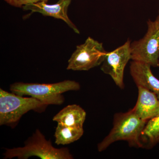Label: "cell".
Here are the masks:
<instances>
[{
	"label": "cell",
	"mask_w": 159,
	"mask_h": 159,
	"mask_svg": "<svg viewBox=\"0 0 159 159\" xmlns=\"http://www.w3.org/2000/svg\"><path fill=\"white\" fill-rule=\"evenodd\" d=\"M78 83L65 80L56 83L38 84L16 82L11 84V93L19 96H29L47 105H61L64 102L63 93L80 89Z\"/></svg>",
	"instance_id": "1"
},
{
	"label": "cell",
	"mask_w": 159,
	"mask_h": 159,
	"mask_svg": "<svg viewBox=\"0 0 159 159\" xmlns=\"http://www.w3.org/2000/svg\"><path fill=\"white\" fill-rule=\"evenodd\" d=\"M147 122L139 118L132 109L125 113L116 115L113 128L98 144V151L102 152L112 143L120 140L127 141L132 146L142 147V134Z\"/></svg>",
	"instance_id": "2"
},
{
	"label": "cell",
	"mask_w": 159,
	"mask_h": 159,
	"mask_svg": "<svg viewBox=\"0 0 159 159\" xmlns=\"http://www.w3.org/2000/svg\"><path fill=\"white\" fill-rule=\"evenodd\" d=\"M48 105L33 97H24L0 89V125L14 128L29 111H45Z\"/></svg>",
	"instance_id": "3"
},
{
	"label": "cell",
	"mask_w": 159,
	"mask_h": 159,
	"mask_svg": "<svg viewBox=\"0 0 159 159\" xmlns=\"http://www.w3.org/2000/svg\"><path fill=\"white\" fill-rule=\"evenodd\" d=\"M4 156L5 159H27L31 157L43 159H73L68 148H54L38 129L26 141L24 147L6 149Z\"/></svg>",
	"instance_id": "4"
},
{
	"label": "cell",
	"mask_w": 159,
	"mask_h": 159,
	"mask_svg": "<svg viewBox=\"0 0 159 159\" xmlns=\"http://www.w3.org/2000/svg\"><path fill=\"white\" fill-rule=\"evenodd\" d=\"M148 30L142 39L131 43V59L159 66V15L154 21L147 22Z\"/></svg>",
	"instance_id": "5"
},
{
	"label": "cell",
	"mask_w": 159,
	"mask_h": 159,
	"mask_svg": "<svg viewBox=\"0 0 159 159\" xmlns=\"http://www.w3.org/2000/svg\"><path fill=\"white\" fill-rule=\"evenodd\" d=\"M107 52L102 43L89 37L84 43L77 46L69 60L67 70H89L101 65Z\"/></svg>",
	"instance_id": "6"
},
{
	"label": "cell",
	"mask_w": 159,
	"mask_h": 159,
	"mask_svg": "<svg viewBox=\"0 0 159 159\" xmlns=\"http://www.w3.org/2000/svg\"><path fill=\"white\" fill-rule=\"evenodd\" d=\"M130 40L111 52H107L101 70L108 74L118 86L124 88L123 76L125 66L131 59Z\"/></svg>",
	"instance_id": "7"
},
{
	"label": "cell",
	"mask_w": 159,
	"mask_h": 159,
	"mask_svg": "<svg viewBox=\"0 0 159 159\" xmlns=\"http://www.w3.org/2000/svg\"><path fill=\"white\" fill-rule=\"evenodd\" d=\"M71 1L72 0H59L57 3L53 5H49L46 2H41L25 5L22 8L25 10L38 12L44 16L62 20L75 33L80 34L79 30L68 16V9Z\"/></svg>",
	"instance_id": "8"
},
{
	"label": "cell",
	"mask_w": 159,
	"mask_h": 159,
	"mask_svg": "<svg viewBox=\"0 0 159 159\" xmlns=\"http://www.w3.org/2000/svg\"><path fill=\"white\" fill-rule=\"evenodd\" d=\"M139 97L132 109L140 119L148 122L159 114V99L156 94L142 87H138Z\"/></svg>",
	"instance_id": "9"
},
{
	"label": "cell",
	"mask_w": 159,
	"mask_h": 159,
	"mask_svg": "<svg viewBox=\"0 0 159 159\" xmlns=\"http://www.w3.org/2000/svg\"><path fill=\"white\" fill-rule=\"evenodd\" d=\"M148 64L133 61L130 63L131 75L138 87H142L156 94L159 99V80L152 74Z\"/></svg>",
	"instance_id": "10"
},
{
	"label": "cell",
	"mask_w": 159,
	"mask_h": 159,
	"mask_svg": "<svg viewBox=\"0 0 159 159\" xmlns=\"http://www.w3.org/2000/svg\"><path fill=\"white\" fill-rule=\"evenodd\" d=\"M86 116V113L82 107L76 104H72L60 111L53 120L67 126L83 128Z\"/></svg>",
	"instance_id": "11"
},
{
	"label": "cell",
	"mask_w": 159,
	"mask_h": 159,
	"mask_svg": "<svg viewBox=\"0 0 159 159\" xmlns=\"http://www.w3.org/2000/svg\"><path fill=\"white\" fill-rule=\"evenodd\" d=\"M84 134L83 128L71 127L57 123L54 137L57 145L71 144L80 139Z\"/></svg>",
	"instance_id": "12"
},
{
	"label": "cell",
	"mask_w": 159,
	"mask_h": 159,
	"mask_svg": "<svg viewBox=\"0 0 159 159\" xmlns=\"http://www.w3.org/2000/svg\"><path fill=\"white\" fill-rule=\"evenodd\" d=\"M142 139L149 145L159 143V114L147 122L142 132Z\"/></svg>",
	"instance_id": "13"
},
{
	"label": "cell",
	"mask_w": 159,
	"mask_h": 159,
	"mask_svg": "<svg viewBox=\"0 0 159 159\" xmlns=\"http://www.w3.org/2000/svg\"><path fill=\"white\" fill-rule=\"evenodd\" d=\"M9 5L17 8H21L23 6L28 4H33L44 2H47L48 0H4Z\"/></svg>",
	"instance_id": "14"
}]
</instances>
